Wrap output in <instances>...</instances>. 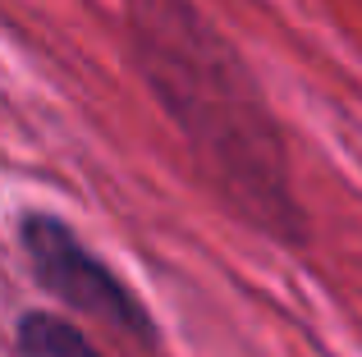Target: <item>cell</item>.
I'll list each match as a JSON object with an SVG mask.
<instances>
[{"label": "cell", "instance_id": "obj_1", "mask_svg": "<svg viewBox=\"0 0 362 357\" xmlns=\"http://www.w3.org/2000/svg\"><path fill=\"white\" fill-rule=\"evenodd\" d=\"M129 42L160 110L175 119L197 174L257 234L303 248L308 220L293 197L284 133L230 37L193 0H124Z\"/></svg>", "mask_w": 362, "mask_h": 357}, {"label": "cell", "instance_id": "obj_3", "mask_svg": "<svg viewBox=\"0 0 362 357\" xmlns=\"http://www.w3.org/2000/svg\"><path fill=\"white\" fill-rule=\"evenodd\" d=\"M18 357H106L83 334V325L64 321L55 312H23L14 325Z\"/></svg>", "mask_w": 362, "mask_h": 357}, {"label": "cell", "instance_id": "obj_2", "mask_svg": "<svg viewBox=\"0 0 362 357\" xmlns=\"http://www.w3.org/2000/svg\"><path fill=\"white\" fill-rule=\"evenodd\" d=\"M18 243L33 266L37 284L55 294L64 307H74L88 321H101L110 330L129 334L138 344H156V321L138 303L129 284L51 211H28L18 224Z\"/></svg>", "mask_w": 362, "mask_h": 357}]
</instances>
